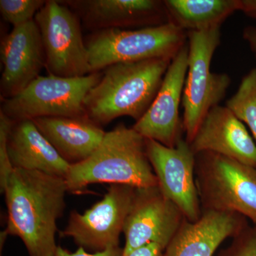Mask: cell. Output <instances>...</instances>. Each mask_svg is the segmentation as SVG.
Masks as SVG:
<instances>
[{"label": "cell", "instance_id": "23", "mask_svg": "<svg viewBox=\"0 0 256 256\" xmlns=\"http://www.w3.org/2000/svg\"><path fill=\"white\" fill-rule=\"evenodd\" d=\"M216 256H256V226L248 225Z\"/></svg>", "mask_w": 256, "mask_h": 256}, {"label": "cell", "instance_id": "26", "mask_svg": "<svg viewBox=\"0 0 256 256\" xmlns=\"http://www.w3.org/2000/svg\"><path fill=\"white\" fill-rule=\"evenodd\" d=\"M242 37L248 42L256 57V26H248L244 28Z\"/></svg>", "mask_w": 256, "mask_h": 256}, {"label": "cell", "instance_id": "27", "mask_svg": "<svg viewBox=\"0 0 256 256\" xmlns=\"http://www.w3.org/2000/svg\"><path fill=\"white\" fill-rule=\"evenodd\" d=\"M239 11L256 20V0H240Z\"/></svg>", "mask_w": 256, "mask_h": 256}, {"label": "cell", "instance_id": "5", "mask_svg": "<svg viewBox=\"0 0 256 256\" xmlns=\"http://www.w3.org/2000/svg\"><path fill=\"white\" fill-rule=\"evenodd\" d=\"M188 43V34L172 23L138 30L95 32L86 42L92 73L116 64L170 58Z\"/></svg>", "mask_w": 256, "mask_h": 256}, {"label": "cell", "instance_id": "11", "mask_svg": "<svg viewBox=\"0 0 256 256\" xmlns=\"http://www.w3.org/2000/svg\"><path fill=\"white\" fill-rule=\"evenodd\" d=\"M184 216L159 186L136 188L122 233L124 255L150 244L164 250L181 227Z\"/></svg>", "mask_w": 256, "mask_h": 256}, {"label": "cell", "instance_id": "20", "mask_svg": "<svg viewBox=\"0 0 256 256\" xmlns=\"http://www.w3.org/2000/svg\"><path fill=\"white\" fill-rule=\"evenodd\" d=\"M226 106L247 124L256 143V68L244 76L238 90Z\"/></svg>", "mask_w": 256, "mask_h": 256}, {"label": "cell", "instance_id": "3", "mask_svg": "<svg viewBox=\"0 0 256 256\" xmlns=\"http://www.w3.org/2000/svg\"><path fill=\"white\" fill-rule=\"evenodd\" d=\"M64 180L68 192L76 194L84 193L94 184L128 185L134 188L158 185L146 154V138L124 124L106 132L92 156L70 164Z\"/></svg>", "mask_w": 256, "mask_h": 256}, {"label": "cell", "instance_id": "15", "mask_svg": "<svg viewBox=\"0 0 256 256\" xmlns=\"http://www.w3.org/2000/svg\"><path fill=\"white\" fill-rule=\"evenodd\" d=\"M190 144L196 154L210 152L256 168V143L226 106L210 109Z\"/></svg>", "mask_w": 256, "mask_h": 256}, {"label": "cell", "instance_id": "24", "mask_svg": "<svg viewBox=\"0 0 256 256\" xmlns=\"http://www.w3.org/2000/svg\"><path fill=\"white\" fill-rule=\"evenodd\" d=\"M124 248L117 246L110 248L102 252H88L82 248L78 247L75 252H69L67 249L58 246L54 256H122Z\"/></svg>", "mask_w": 256, "mask_h": 256}, {"label": "cell", "instance_id": "4", "mask_svg": "<svg viewBox=\"0 0 256 256\" xmlns=\"http://www.w3.org/2000/svg\"><path fill=\"white\" fill-rule=\"evenodd\" d=\"M195 181L202 212L238 214L256 226V168L203 152L196 154Z\"/></svg>", "mask_w": 256, "mask_h": 256}, {"label": "cell", "instance_id": "7", "mask_svg": "<svg viewBox=\"0 0 256 256\" xmlns=\"http://www.w3.org/2000/svg\"><path fill=\"white\" fill-rule=\"evenodd\" d=\"M102 76V72L76 78L40 76L18 95L2 100L0 112L14 122L86 116L84 100Z\"/></svg>", "mask_w": 256, "mask_h": 256}, {"label": "cell", "instance_id": "10", "mask_svg": "<svg viewBox=\"0 0 256 256\" xmlns=\"http://www.w3.org/2000/svg\"><path fill=\"white\" fill-rule=\"evenodd\" d=\"M146 154L162 192L186 220L197 222L203 212L195 181L196 154L190 143L183 138L174 148L153 140L146 139Z\"/></svg>", "mask_w": 256, "mask_h": 256}, {"label": "cell", "instance_id": "14", "mask_svg": "<svg viewBox=\"0 0 256 256\" xmlns=\"http://www.w3.org/2000/svg\"><path fill=\"white\" fill-rule=\"evenodd\" d=\"M1 60L0 96L3 100L22 92L46 66L41 34L34 20L14 28L4 36L1 44Z\"/></svg>", "mask_w": 256, "mask_h": 256}, {"label": "cell", "instance_id": "22", "mask_svg": "<svg viewBox=\"0 0 256 256\" xmlns=\"http://www.w3.org/2000/svg\"><path fill=\"white\" fill-rule=\"evenodd\" d=\"M14 122L0 112V188L3 193L14 168L8 152V141Z\"/></svg>", "mask_w": 256, "mask_h": 256}, {"label": "cell", "instance_id": "18", "mask_svg": "<svg viewBox=\"0 0 256 256\" xmlns=\"http://www.w3.org/2000/svg\"><path fill=\"white\" fill-rule=\"evenodd\" d=\"M8 152L14 169L34 170L65 178L70 166L32 120L14 122L10 134Z\"/></svg>", "mask_w": 256, "mask_h": 256}, {"label": "cell", "instance_id": "2", "mask_svg": "<svg viewBox=\"0 0 256 256\" xmlns=\"http://www.w3.org/2000/svg\"><path fill=\"white\" fill-rule=\"evenodd\" d=\"M172 60L153 58L107 67L86 97V116L100 126L122 116L137 122L156 98Z\"/></svg>", "mask_w": 256, "mask_h": 256}, {"label": "cell", "instance_id": "12", "mask_svg": "<svg viewBox=\"0 0 256 256\" xmlns=\"http://www.w3.org/2000/svg\"><path fill=\"white\" fill-rule=\"evenodd\" d=\"M188 45L172 60L156 98L144 116L132 126L146 139L174 148L182 139L180 106L188 70Z\"/></svg>", "mask_w": 256, "mask_h": 256}, {"label": "cell", "instance_id": "6", "mask_svg": "<svg viewBox=\"0 0 256 256\" xmlns=\"http://www.w3.org/2000/svg\"><path fill=\"white\" fill-rule=\"evenodd\" d=\"M188 70L182 96L185 140L191 143L210 109L225 98L232 79L213 73L210 63L220 44V28L188 32Z\"/></svg>", "mask_w": 256, "mask_h": 256}, {"label": "cell", "instance_id": "25", "mask_svg": "<svg viewBox=\"0 0 256 256\" xmlns=\"http://www.w3.org/2000/svg\"><path fill=\"white\" fill-rule=\"evenodd\" d=\"M164 248L156 244H150L122 256H164Z\"/></svg>", "mask_w": 256, "mask_h": 256}, {"label": "cell", "instance_id": "1", "mask_svg": "<svg viewBox=\"0 0 256 256\" xmlns=\"http://www.w3.org/2000/svg\"><path fill=\"white\" fill-rule=\"evenodd\" d=\"M65 180L34 170L14 169L3 193L4 229L21 239L30 256H54L57 220L66 208Z\"/></svg>", "mask_w": 256, "mask_h": 256}, {"label": "cell", "instance_id": "19", "mask_svg": "<svg viewBox=\"0 0 256 256\" xmlns=\"http://www.w3.org/2000/svg\"><path fill=\"white\" fill-rule=\"evenodd\" d=\"M170 22L185 32L208 31L222 26L240 0H164Z\"/></svg>", "mask_w": 256, "mask_h": 256}, {"label": "cell", "instance_id": "21", "mask_svg": "<svg viewBox=\"0 0 256 256\" xmlns=\"http://www.w3.org/2000/svg\"><path fill=\"white\" fill-rule=\"evenodd\" d=\"M46 2L44 0H1L0 12L4 21L18 28L34 20Z\"/></svg>", "mask_w": 256, "mask_h": 256}, {"label": "cell", "instance_id": "17", "mask_svg": "<svg viewBox=\"0 0 256 256\" xmlns=\"http://www.w3.org/2000/svg\"><path fill=\"white\" fill-rule=\"evenodd\" d=\"M32 121L70 164L80 162L92 156L106 133L86 116L38 118Z\"/></svg>", "mask_w": 256, "mask_h": 256}, {"label": "cell", "instance_id": "16", "mask_svg": "<svg viewBox=\"0 0 256 256\" xmlns=\"http://www.w3.org/2000/svg\"><path fill=\"white\" fill-rule=\"evenodd\" d=\"M248 225L246 218L238 214L203 212L196 222L184 220L164 256H214L224 240L233 238Z\"/></svg>", "mask_w": 256, "mask_h": 256}, {"label": "cell", "instance_id": "13", "mask_svg": "<svg viewBox=\"0 0 256 256\" xmlns=\"http://www.w3.org/2000/svg\"><path fill=\"white\" fill-rule=\"evenodd\" d=\"M78 15L88 30H130L170 22L164 0H68L62 1Z\"/></svg>", "mask_w": 256, "mask_h": 256}, {"label": "cell", "instance_id": "8", "mask_svg": "<svg viewBox=\"0 0 256 256\" xmlns=\"http://www.w3.org/2000/svg\"><path fill=\"white\" fill-rule=\"evenodd\" d=\"M34 21L41 34L48 74L63 78L92 74L78 15L62 1L48 0Z\"/></svg>", "mask_w": 256, "mask_h": 256}, {"label": "cell", "instance_id": "28", "mask_svg": "<svg viewBox=\"0 0 256 256\" xmlns=\"http://www.w3.org/2000/svg\"><path fill=\"white\" fill-rule=\"evenodd\" d=\"M8 234L4 230L0 233V256H2V248L4 247L5 240L8 238Z\"/></svg>", "mask_w": 256, "mask_h": 256}, {"label": "cell", "instance_id": "9", "mask_svg": "<svg viewBox=\"0 0 256 256\" xmlns=\"http://www.w3.org/2000/svg\"><path fill=\"white\" fill-rule=\"evenodd\" d=\"M136 190L128 185H111L104 198L84 213H70L60 237L72 238L78 247L90 252L120 246V236Z\"/></svg>", "mask_w": 256, "mask_h": 256}]
</instances>
